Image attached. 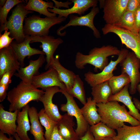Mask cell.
Returning <instances> with one entry per match:
<instances>
[{
	"mask_svg": "<svg viewBox=\"0 0 140 140\" xmlns=\"http://www.w3.org/2000/svg\"><path fill=\"white\" fill-rule=\"evenodd\" d=\"M96 106L101 122L114 130L122 127L124 122L132 126L140 125V122L129 114L125 106L121 105L117 101L97 103Z\"/></svg>",
	"mask_w": 140,
	"mask_h": 140,
	"instance_id": "obj_1",
	"label": "cell"
},
{
	"mask_svg": "<svg viewBox=\"0 0 140 140\" xmlns=\"http://www.w3.org/2000/svg\"><path fill=\"white\" fill-rule=\"evenodd\" d=\"M120 51L116 46L107 45L100 47H95L87 55L78 52L75 55V65L78 69H84L87 64H90L94 67V71L99 69L102 71L109 64L108 57L118 56Z\"/></svg>",
	"mask_w": 140,
	"mask_h": 140,
	"instance_id": "obj_2",
	"label": "cell"
},
{
	"mask_svg": "<svg viewBox=\"0 0 140 140\" xmlns=\"http://www.w3.org/2000/svg\"><path fill=\"white\" fill-rule=\"evenodd\" d=\"M44 93V91L31 83L21 81L7 93V100L10 103L9 111L20 110L32 101L38 102Z\"/></svg>",
	"mask_w": 140,
	"mask_h": 140,
	"instance_id": "obj_3",
	"label": "cell"
},
{
	"mask_svg": "<svg viewBox=\"0 0 140 140\" xmlns=\"http://www.w3.org/2000/svg\"><path fill=\"white\" fill-rule=\"evenodd\" d=\"M66 18L58 16L42 18L33 15L25 19L23 31L26 36L42 37L48 35L50 28L65 21Z\"/></svg>",
	"mask_w": 140,
	"mask_h": 140,
	"instance_id": "obj_4",
	"label": "cell"
},
{
	"mask_svg": "<svg viewBox=\"0 0 140 140\" xmlns=\"http://www.w3.org/2000/svg\"><path fill=\"white\" fill-rule=\"evenodd\" d=\"M25 5L24 1L17 5L12 10L11 15L4 28V30L8 29L10 37L18 43L23 42L26 37L24 33L23 23L26 15L33 12L27 10L25 8Z\"/></svg>",
	"mask_w": 140,
	"mask_h": 140,
	"instance_id": "obj_5",
	"label": "cell"
},
{
	"mask_svg": "<svg viewBox=\"0 0 140 140\" xmlns=\"http://www.w3.org/2000/svg\"><path fill=\"white\" fill-rule=\"evenodd\" d=\"M101 30L105 35L110 33L117 35L122 44L131 50L140 59V35L114 25L106 24Z\"/></svg>",
	"mask_w": 140,
	"mask_h": 140,
	"instance_id": "obj_6",
	"label": "cell"
},
{
	"mask_svg": "<svg viewBox=\"0 0 140 140\" xmlns=\"http://www.w3.org/2000/svg\"><path fill=\"white\" fill-rule=\"evenodd\" d=\"M119 64L121 73L126 74L130 79L129 91L130 94L133 95L136 93L137 86L140 83V59L134 52H129Z\"/></svg>",
	"mask_w": 140,
	"mask_h": 140,
	"instance_id": "obj_7",
	"label": "cell"
},
{
	"mask_svg": "<svg viewBox=\"0 0 140 140\" xmlns=\"http://www.w3.org/2000/svg\"><path fill=\"white\" fill-rule=\"evenodd\" d=\"M60 90V92L64 95L67 101L66 104L61 105L60 110L63 112H66L68 115L75 118L77 127L75 130L80 137L83 136L89 129V125L83 117L81 108H79L74 97L66 90Z\"/></svg>",
	"mask_w": 140,
	"mask_h": 140,
	"instance_id": "obj_8",
	"label": "cell"
},
{
	"mask_svg": "<svg viewBox=\"0 0 140 140\" xmlns=\"http://www.w3.org/2000/svg\"><path fill=\"white\" fill-rule=\"evenodd\" d=\"M120 50L117 59L115 61L111 60L100 72L95 74L88 71L85 74V80L91 87L108 81L114 76L113 71L116 69L117 65L126 58L129 52L125 48H122Z\"/></svg>",
	"mask_w": 140,
	"mask_h": 140,
	"instance_id": "obj_9",
	"label": "cell"
},
{
	"mask_svg": "<svg viewBox=\"0 0 140 140\" xmlns=\"http://www.w3.org/2000/svg\"><path fill=\"white\" fill-rule=\"evenodd\" d=\"M129 0H99L100 8H103V18L106 24L115 25L121 19L126 10Z\"/></svg>",
	"mask_w": 140,
	"mask_h": 140,
	"instance_id": "obj_10",
	"label": "cell"
},
{
	"mask_svg": "<svg viewBox=\"0 0 140 140\" xmlns=\"http://www.w3.org/2000/svg\"><path fill=\"white\" fill-rule=\"evenodd\" d=\"M98 7L93 8L86 15L78 16L71 14L69 15V20L64 26H61L57 30V34L60 35L61 32L70 26H86L90 29L93 31L94 36L97 38L101 37L98 30L95 27L94 23V19L95 16L99 12Z\"/></svg>",
	"mask_w": 140,
	"mask_h": 140,
	"instance_id": "obj_11",
	"label": "cell"
},
{
	"mask_svg": "<svg viewBox=\"0 0 140 140\" xmlns=\"http://www.w3.org/2000/svg\"><path fill=\"white\" fill-rule=\"evenodd\" d=\"M31 84L44 91L47 88L55 86L66 90L65 85L60 79L57 71L51 67H49L46 71L33 76Z\"/></svg>",
	"mask_w": 140,
	"mask_h": 140,
	"instance_id": "obj_12",
	"label": "cell"
},
{
	"mask_svg": "<svg viewBox=\"0 0 140 140\" xmlns=\"http://www.w3.org/2000/svg\"><path fill=\"white\" fill-rule=\"evenodd\" d=\"M70 1L73 3L71 8L66 9H60L55 8H48L51 12L58 15V16L67 18L71 15L74 13L78 14L80 16L85 14V12L90 7L97 6L98 1L97 0H71Z\"/></svg>",
	"mask_w": 140,
	"mask_h": 140,
	"instance_id": "obj_13",
	"label": "cell"
},
{
	"mask_svg": "<svg viewBox=\"0 0 140 140\" xmlns=\"http://www.w3.org/2000/svg\"><path fill=\"white\" fill-rule=\"evenodd\" d=\"M32 40V36H26L22 42L18 43L14 41L10 45L16 55L21 67H24L25 57H27L29 58L32 56L37 54L45 55L42 51L30 46V44Z\"/></svg>",
	"mask_w": 140,
	"mask_h": 140,
	"instance_id": "obj_14",
	"label": "cell"
},
{
	"mask_svg": "<svg viewBox=\"0 0 140 140\" xmlns=\"http://www.w3.org/2000/svg\"><path fill=\"white\" fill-rule=\"evenodd\" d=\"M20 67L16 55L10 45L0 49V78L6 72H16Z\"/></svg>",
	"mask_w": 140,
	"mask_h": 140,
	"instance_id": "obj_15",
	"label": "cell"
},
{
	"mask_svg": "<svg viewBox=\"0 0 140 140\" xmlns=\"http://www.w3.org/2000/svg\"><path fill=\"white\" fill-rule=\"evenodd\" d=\"M58 92H60V90L58 87L47 88L39 100L43 103L46 113L52 119L57 122L59 121L62 116L59 113L57 106L52 101L54 95Z\"/></svg>",
	"mask_w": 140,
	"mask_h": 140,
	"instance_id": "obj_16",
	"label": "cell"
},
{
	"mask_svg": "<svg viewBox=\"0 0 140 140\" xmlns=\"http://www.w3.org/2000/svg\"><path fill=\"white\" fill-rule=\"evenodd\" d=\"M33 40L30 43L39 42L41 43L40 47L46 55V60L47 64L45 67L49 64L51 59L54 57L53 54L59 46L63 42L60 38H55L53 36H46L42 37L32 36Z\"/></svg>",
	"mask_w": 140,
	"mask_h": 140,
	"instance_id": "obj_17",
	"label": "cell"
},
{
	"mask_svg": "<svg viewBox=\"0 0 140 140\" xmlns=\"http://www.w3.org/2000/svg\"><path fill=\"white\" fill-rule=\"evenodd\" d=\"M44 55L40 54L39 58L36 60H30L28 66L21 67L14 75L25 82L31 83L33 77L39 74V68L46 61Z\"/></svg>",
	"mask_w": 140,
	"mask_h": 140,
	"instance_id": "obj_18",
	"label": "cell"
},
{
	"mask_svg": "<svg viewBox=\"0 0 140 140\" xmlns=\"http://www.w3.org/2000/svg\"><path fill=\"white\" fill-rule=\"evenodd\" d=\"M2 104H0V131L9 136L16 133L17 117L19 110L8 111L4 109Z\"/></svg>",
	"mask_w": 140,
	"mask_h": 140,
	"instance_id": "obj_19",
	"label": "cell"
},
{
	"mask_svg": "<svg viewBox=\"0 0 140 140\" xmlns=\"http://www.w3.org/2000/svg\"><path fill=\"white\" fill-rule=\"evenodd\" d=\"M130 84L125 86L120 91L113 94L109 98L108 101H116L123 103L128 108L129 113L140 122V114L135 106L129 91Z\"/></svg>",
	"mask_w": 140,
	"mask_h": 140,
	"instance_id": "obj_20",
	"label": "cell"
},
{
	"mask_svg": "<svg viewBox=\"0 0 140 140\" xmlns=\"http://www.w3.org/2000/svg\"><path fill=\"white\" fill-rule=\"evenodd\" d=\"M50 67L53 68L57 71L60 79L66 86V91H69L73 86L76 74L73 72L67 69L61 64L58 55L52 58L49 65L45 67V69L47 70Z\"/></svg>",
	"mask_w": 140,
	"mask_h": 140,
	"instance_id": "obj_21",
	"label": "cell"
},
{
	"mask_svg": "<svg viewBox=\"0 0 140 140\" xmlns=\"http://www.w3.org/2000/svg\"><path fill=\"white\" fill-rule=\"evenodd\" d=\"M74 125L73 117L66 113L58 122L57 127L59 133L66 140H80L74 129Z\"/></svg>",
	"mask_w": 140,
	"mask_h": 140,
	"instance_id": "obj_22",
	"label": "cell"
},
{
	"mask_svg": "<svg viewBox=\"0 0 140 140\" xmlns=\"http://www.w3.org/2000/svg\"><path fill=\"white\" fill-rule=\"evenodd\" d=\"M29 108L28 104L23 107L21 111H19L17 116L16 133L21 140H31L27 134L31 129L28 117Z\"/></svg>",
	"mask_w": 140,
	"mask_h": 140,
	"instance_id": "obj_23",
	"label": "cell"
},
{
	"mask_svg": "<svg viewBox=\"0 0 140 140\" xmlns=\"http://www.w3.org/2000/svg\"><path fill=\"white\" fill-rule=\"evenodd\" d=\"M96 104V102L90 97L87 99L86 103L81 108L85 119L91 126L101 122V117L98 112Z\"/></svg>",
	"mask_w": 140,
	"mask_h": 140,
	"instance_id": "obj_24",
	"label": "cell"
},
{
	"mask_svg": "<svg viewBox=\"0 0 140 140\" xmlns=\"http://www.w3.org/2000/svg\"><path fill=\"white\" fill-rule=\"evenodd\" d=\"M28 115L31 123L30 131L31 134L33 136L34 140H45V134L39 120L37 109L33 106L30 107L28 110Z\"/></svg>",
	"mask_w": 140,
	"mask_h": 140,
	"instance_id": "obj_25",
	"label": "cell"
},
{
	"mask_svg": "<svg viewBox=\"0 0 140 140\" xmlns=\"http://www.w3.org/2000/svg\"><path fill=\"white\" fill-rule=\"evenodd\" d=\"M91 95L93 99L97 104L106 103L108 102L110 97L113 95L111 89L108 81L95 85L91 88Z\"/></svg>",
	"mask_w": 140,
	"mask_h": 140,
	"instance_id": "obj_26",
	"label": "cell"
},
{
	"mask_svg": "<svg viewBox=\"0 0 140 140\" xmlns=\"http://www.w3.org/2000/svg\"><path fill=\"white\" fill-rule=\"evenodd\" d=\"M53 3L52 2H47L42 0H29L25 5V8L27 10L35 11L48 17L56 16L57 14L50 12L48 8L52 9Z\"/></svg>",
	"mask_w": 140,
	"mask_h": 140,
	"instance_id": "obj_27",
	"label": "cell"
},
{
	"mask_svg": "<svg viewBox=\"0 0 140 140\" xmlns=\"http://www.w3.org/2000/svg\"><path fill=\"white\" fill-rule=\"evenodd\" d=\"M113 140H140V125L129 126L124 124L116 129Z\"/></svg>",
	"mask_w": 140,
	"mask_h": 140,
	"instance_id": "obj_28",
	"label": "cell"
},
{
	"mask_svg": "<svg viewBox=\"0 0 140 140\" xmlns=\"http://www.w3.org/2000/svg\"><path fill=\"white\" fill-rule=\"evenodd\" d=\"M89 130L95 140H103L108 137L113 138L117 135L114 129L101 122L91 126Z\"/></svg>",
	"mask_w": 140,
	"mask_h": 140,
	"instance_id": "obj_29",
	"label": "cell"
},
{
	"mask_svg": "<svg viewBox=\"0 0 140 140\" xmlns=\"http://www.w3.org/2000/svg\"><path fill=\"white\" fill-rule=\"evenodd\" d=\"M67 92L73 97L76 98L83 105L86 103L87 100L83 83L78 75H76L73 87Z\"/></svg>",
	"mask_w": 140,
	"mask_h": 140,
	"instance_id": "obj_30",
	"label": "cell"
},
{
	"mask_svg": "<svg viewBox=\"0 0 140 140\" xmlns=\"http://www.w3.org/2000/svg\"><path fill=\"white\" fill-rule=\"evenodd\" d=\"M113 94H116L122 90L124 87L130 84V79L126 74L121 73L117 76H113L108 81Z\"/></svg>",
	"mask_w": 140,
	"mask_h": 140,
	"instance_id": "obj_31",
	"label": "cell"
},
{
	"mask_svg": "<svg viewBox=\"0 0 140 140\" xmlns=\"http://www.w3.org/2000/svg\"><path fill=\"white\" fill-rule=\"evenodd\" d=\"M40 121L45 129L44 136L46 139L50 137L58 122L52 119L45 112L44 108L41 109L38 113Z\"/></svg>",
	"mask_w": 140,
	"mask_h": 140,
	"instance_id": "obj_32",
	"label": "cell"
},
{
	"mask_svg": "<svg viewBox=\"0 0 140 140\" xmlns=\"http://www.w3.org/2000/svg\"><path fill=\"white\" fill-rule=\"evenodd\" d=\"M134 33H138L136 27L135 13L126 10L120 20L115 25Z\"/></svg>",
	"mask_w": 140,
	"mask_h": 140,
	"instance_id": "obj_33",
	"label": "cell"
},
{
	"mask_svg": "<svg viewBox=\"0 0 140 140\" xmlns=\"http://www.w3.org/2000/svg\"><path fill=\"white\" fill-rule=\"evenodd\" d=\"M23 2L21 0H7L4 6L0 8V34L4 30L8 21L7 16L10 10L14 6Z\"/></svg>",
	"mask_w": 140,
	"mask_h": 140,
	"instance_id": "obj_34",
	"label": "cell"
},
{
	"mask_svg": "<svg viewBox=\"0 0 140 140\" xmlns=\"http://www.w3.org/2000/svg\"><path fill=\"white\" fill-rule=\"evenodd\" d=\"M3 34H0V49L9 46L14 39L10 36V33L6 28Z\"/></svg>",
	"mask_w": 140,
	"mask_h": 140,
	"instance_id": "obj_35",
	"label": "cell"
},
{
	"mask_svg": "<svg viewBox=\"0 0 140 140\" xmlns=\"http://www.w3.org/2000/svg\"><path fill=\"white\" fill-rule=\"evenodd\" d=\"M16 72L13 71H9L6 72L0 78V84L4 85L6 87H9L10 84L11 83V78L14 75Z\"/></svg>",
	"mask_w": 140,
	"mask_h": 140,
	"instance_id": "obj_36",
	"label": "cell"
},
{
	"mask_svg": "<svg viewBox=\"0 0 140 140\" xmlns=\"http://www.w3.org/2000/svg\"><path fill=\"white\" fill-rule=\"evenodd\" d=\"M140 7V0H129L127 4L126 10L135 13Z\"/></svg>",
	"mask_w": 140,
	"mask_h": 140,
	"instance_id": "obj_37",
	"label": "cell"
},
{
	"mask_svg": "<svg viewBox=\"0 0 140 140\" xmlns=\"http://www.w3.org/2000/svg\"><path fill=\"white\" fill-rule=\"evenodd\" d=\"M45 140H66L59 133L57 126L55 128L50 137Z\"/></svg>",
	"mask_w": 140,
	"mask_h": 140,
	"instance_id": "obj_38",
	"label": "cell"
},
{
	"mask_svg": "<svg viewBox=\"0 0 140 140\" xmlns=\"http://www.w3.org/2000/svg\"><path fill=\"white\" fill-rule=\"evenodd\" d=\"M54 3V6L55 8L59 9L60 7H64L67 9L69 8V5H71L73 3L70 1H67L65 2H59L55 0H52Z\"/></svg>",
	"mask_w": 140,
	"mask_h": 140,
	"instance_id": "obj_39",
	"label": "cell"
},
{
	"mask_svg": "<svg viewBox=\"0 0 140 140\" xmlns=\"http://www.w3.org/2000/svg\"><path fill=\"white\" fill-rule=\"evenodd\" d=\"M8 87L2 85L0 84V102H2L7 96V91Z\"/></svg>",
	"mask_w": 140,
	"mask_h": 140,
	"instance_id": "obj_40",
	"label": "cell"
},
{
	"mask_svg": "<svg viewBox=\"0 0 140 140\" xmlns=\"http://www.w3.org/2000/svg\"><path fill=\"white\" fill-rule=\"evenodd\" d=\"M135 23L136 27L138 32L140 29V7L135 13Z\"/></svg>",
	"mask_w": 140,
	"mask_h": 140,
	"instance_id": "obj_41",
	"label": "cell"
},
{
	"mask_svg": "<svg viewBox=\"0 0 140 140\" xmlns=\"http://www.w3.org/2000/svg\"><path fill=\"white\" fill-rule=\"evenodd\" d=\"M80 140H95L89 129L83 136L80 137Z\"/></svg>",
	"mask_w": 140,
	"mask_h": 140,
	"instance_id": "obj_42",
	"label": "cell"
},
{
	"mask_svg": "<svg viewBox=\"0 0 140 140\" xmlns=\"http://www.w3.org/2000/svg\"><path fill=\"white\" fill-rule=\"evenodd\" d=\"M0 140H16L13 136L7 137L5 134L0 131Z\"/></svg>",
	"mask_w": 140,
	"mask_h": 140,
	"instance_id": "obj_43",
	"label": "cell"
},
{
	"mask_svg": "<svg viewBox=\"0 0 140 140\" xmlns=\"http://www.w3.org/2000/svg\"><path fill=\"white\" fill-rule=\"evenodd\" d=\"M133 100L135 106L140 111V101L135 97L133 98Z\"/></svg>",
	"mask_w": 140,
	"mask_h": 140,
	"instance_id": "obj_44",
	"label": "cell"
},
{
	"mask_svg": "<svg viewBox=\"0 0 140 140\" xmlns=\"http://www.w3.org/2000/svg\"><path fill=\"white\" fill-rule=\"evenodd\" d=\"M7 0H1L0 1V7H3L5 4Z\"/></svg>",
	"mask_w": 140,
	"mask_h": 140,
	"instance_id": "obj_45",
	"label": "cell"
},
{
	"mask_svg": "<svg viewBox=\"0 0 140 140\" xmlns=\"http://www.w3.org/2000/svg\"><path fill=\"white\" fill-rule=\"evenodd\" d=\"M136 90L138 92L140 96V83L138 84L137 86Z\"/></svg>",
	"mask_w": 140,
	"mask_h": 140,
	"instance_id": "obj_46",
	"label": "cell"
},
{
	"mask_svg": "<svg viewBox=\"0 0 140 140\" xmlns=\"http://www.w3.org/2000/svg\"><path fill=\"white\" fill-rule=\"evenodd\" d=\"M16 140H21L16 133L13 136Z\"/></svg>",
	"mask_w": 140,
	"mask_h": 140,
	"instance_id": "obj_47",
	"label": "cell"
},
{
	"mask_svg": "<svg viewBox=\"0 0 140 140\" xmlns=\"http://www.w3.org/2000/svg\"><path fill=\"white\" fill-rule=\"evenodd\" d=\"M103 140H113V138L108 137L106 138Z\"/></svg>",
	"mask_w": 140,
	"mask_h": 140,
	"instance_id": "obj_48",
	"label": "cell"
},
{
	"mask_svg": "<svg viewBox=\"0 0 140 140\" xmlns=\"http://www.w3.org/2000/svg\"><path fill=\"white\" fill-rule=\"evenodd\" d=\"M138 33L140 35V29L139 30V31H138Z\"/></svg>",
	"mask_w": 140,
	"mask_h": 140,
	"instance_id": "obj_49",
	"label": "cell"
}]
</instances>
